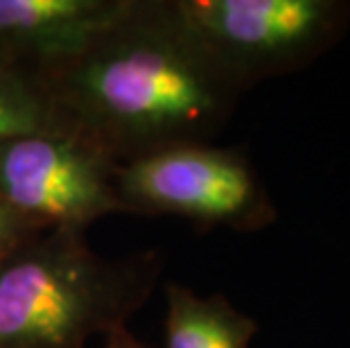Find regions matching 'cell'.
<instances>
[{
  "label": "cell",
  "mask_w": 350,
  "mask_h": 348,
  "mask_svg": "<svg viewBox=\"0 0 350 348\" xmlns=\"http://www.w3.org/2000/svg\"><path fill=\"white\" fill-rule=\"evenodd\" d=\"M199 46L242 88L310 66L350 23L341 0H174Z\"/></svg>",
  "instance_id": "3957f363"
},
{
  "label": "cell",
  "mask_w": 350,
  "mask_h": 348,
  "mask_svg": "<svg viewBox=\"0 0 350 348\" xmlns=\"http://www.w3.org/2000/svg\"><path fill=\"white\" fill-rule=\"evenodd\" d=\"M66 120L118 165L208 143L244 88L199 46L172 3H140L84 53L34 72Z\"/></svg>",
  "instance_id": "6da1fadb"
},
{
  "label": "cell",
  "mask_w": 350,
  "mask_h": 348,
  "mask_svg": "<svg viewBox=\"0 0 350 348\" xmlns=\"http://www.w3.org/2000/svg\"><path fill=\"white\" fill-rule=\"evenodd\" d=\"M131 7L133 0H0V57L32 66L34 75L84 53Z\"/></svg>",
  "instance_id": "8992f818"
},
{
  "label": "cell",
  "mask_w": 350,
  "mask_h": 348,
  "mask_svg": "<svg viewBox=\"0 0 350 348\" xmlns=\"http://www.w3.org/2000/svg\"><path fill=\"white\" fill-rule=\"evenodd\" d=\"M104 348H145V346L131 335L126 325H116L113 330L107 332V344H104Z\"/></svg>",
  "instance_id": "30bf717a"
},
{
  "label": "cell",
  "mask_w": 350,
  "mask_h": 348,
  "mask_svg": "<svg viewBox=\"0 0 350 348\" xmlns=\"http://www.w3.org/2000/svg\"><path fill=\"white\" fill-rule=\"evenodd\" d=\"M161 258L107 260L81 231L46 228L0 260V348H84L147 301Z\"/></svg>",
  "instance_id": "7a4b0ae2"
},
{
  "label": "cell",
  "mask_w": 350,
  "mask_h": 348,
  "mask_svg": "<svg viewBox=\"0 0 350 348\" xmlns=\"http://www.w3.org/2000/svg\"><path fill=\"white\" fill-rule=\"evenodd\" d=\"M34 231H41V228L32 226L27 219H23L0 202V260L12 249H16L21 242L27 240L29 235H34Z\"/></svg>",
  "instance_id": "9c48e42d"
},
{
  "label": "cell",
  "mask_w": 350,
  "mask_h": 348,
  "mask_svg": "<svg viewBox=\"0 0 350 348\" xmlns=\"http://www.w3.org/2000/svg\"><path fill=\"white\" fill-rule=\"evenodd\" d=\"M62 118L32 70L0 57V140L46 129Z\"/></svg>",
  "instance_id": "ba28073f"
},
{
  "label": "cell",
  "mask_w": 350,
  "mask_h": 348,
  "mask_svg": "<svg viewBox=\"0 0 350 348\" xmlns=\"http://www.w3.org/2000/svg\"><path fill=\"white\" fill-rule=\"evenodd\" d=\"M126 211L178 215L204 226L256 231L275 209L247 157L211 143H183L129 159L116 170Z\"/></svg>",
  "instance_id": "5b68a950"
},
{
  "label": "cell",
  "mask_w": 350,
  "mask_h": 348,
  "mask_svg": "<svg viewBox=\"0 0 350 348\" xmlns=\"http://www.w3.org/2000/svg\"><path fill=\"white\" fill-rule=\"evenodd\" d=\"M258 321L219 294L199 296L178 283L167 285V348H249Z\"/></svg>",
  "instance_id": "52a82bcc"
},
{
  "label": "cell",
  "mask_w": 350,
  "mask_h": 348,
  "mask_svg": "<svg viewBox=\"0 0 350 348\" xmlns=\"http://www.w3.org/2000/svg\"><path fill=\"white\" fill-rule=\"evenodd\" d=\"M118 163L62 118L46 129L0 140V202L36 228L84 231L122 213Z\"/></svg>",
  "instance_id": "277c9868"
}]
</instances>
